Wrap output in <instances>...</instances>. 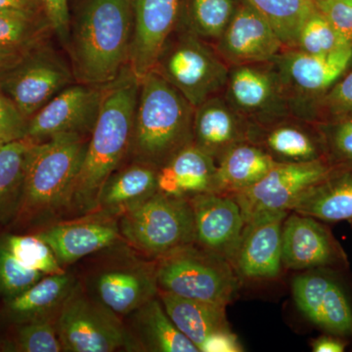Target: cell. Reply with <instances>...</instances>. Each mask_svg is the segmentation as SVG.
Returning a JSON list of instances; mask_svg holds the SVG:
<instances>
[{
  "label": "cell",
  "mask_w": 352,
  "mask_h": 352,
  "mask_svg": "<svg viewBox=\"0 0 352 352\" xmlns=\"http://www.w3.org/2000/svg\"><path fill=\"white\" fill-rule=\"evenodd\" d=\"M294 300L305 317L331 335L352 336V307L344 287L331 275L307 271L292 285Z\"/></svg>",
  "instance_id": "2e32d148"
},
{
  "label": "cell",
  "mask_w": 352,
  "mask_h": 352,
  "mask_svg": "<svg viewBox=\"0 0 352 352\" xmlns=\"http://www.w3.org/2000/svg\"><path fill=\"white\" fill-rule=\"evenodd\" d=\"M0 238L23 267L44 275L60 274L66 271L58 263L50 245L34 234L4 233Z\"/></svg>",
  "instance_id": "d590c367"
},
{
  "label": "cell",
  "mask_w": 352,
  "mask_h": 352,
  "mask_svg": "<svg viewBox=\"0 0 352 352\" xmlns=\"http://www.w3.org/2000/svg\"><path fill=\"white\" fill-rule=\"evenodd\" d=\"M156 261L159 292L227 307L241 284L228 259L196 243Z\"/></svg>",
  "instance_id": "8992f818"
},
{
  "label": "cell",
  "mask_w": 352,
  "mask_h": 352,
  "mask_svg": "<svg viewBox=\"0 0 352 352\" xmlns=\"http://www.w3.org/2000/svg\"><path fill=\"white\" fill-rule=\"evenodd\" d=\"M55 319L56 317L8 326V332L0 338V351H63Z\"/></svg>",
  "instance_id": "d6a6232c"
},
{
  "label": "cell",
  "mask_w": 352,
  "mask_h": 352,
  "mask_svg": "<svg viewBox=\"0 0 352 352\" xmlns=\"http://www.w3.org/2000/svg\"><path fill=\"white\" fill-rule=\"evenodd\" d=\"M69 271L45 275L22 294L0 305V321L7 326L55 318L78 284Z\"/></svg>",
  "instance_id": "603a6c76"
},
{
  "label": "cell",
  "mask_w": 352,
  "mask_h": 352,
  "mask_svg": "<svg viewBox=\"0 0 352 352\" xmlns=\"http://www.w3.org/2000/svg\"><path fill=\"white\" fill-rule=\"evenodd\" d=\"M0 10L24 11L43 15L41 0H0Z\"/></svg>",
  "instance_id": "bcb514c9"
},
{
  "label": "cell",
  "mask_w": 352,
  "mask_h": 352,
  "mask_svg": "<svg viewBox=\"0 0 352 352\" xmlns=\"http://www.w3.org/2000/svg\"><path fill=\"white\" fill-rule=\"evenodd\" d=\"M32 234L50 245L65 270L80 259L124 242L119 217L100 210L53 222Z\"/></svg>",
  "instance_id": "7c38bea8"
},
{
  "label": "cell",
  "mask_w": 352,
  "mask_h": 352,
  "mask_svg": "<svg viewBox=\"0 0 352 352\" xmlns=\"http://www.w3.org/2000/svg\"><path fill=\"white\" fill-rule=\"evenodd\" d=\"M157 168L131 162L115 171L104 183L97 210L120 217L157 192Z\"/></svg>",
  "instance_id": "484cf974"
},
{
  "label": "cell",
  "mask_w": 352,
  "mask_h": 352,
  "mask_svg": "<svg viewBox=\"0 0 352 352\" xmlns=\"http://www.w3.org/2000/svg\"><path fill=\"white\" fill-rule=\"evenodd\" d=\"M250 142L263 148L278 163H307L323 159L314 135L295 124H274L261 133L252 127Z\"/></svg>",
  "instance_id": "f1b7e54d"
},
{
  "label": "cell",
  "mask_w": 352,
  "mask_h": 352,
  "mask_svg": "<svg viewBox=\"0 0 352 352\" xmlns=\"http://www.w3.org/2000/svg\"><path fill=\"white\" fill-rule=\"evenodd\" d=\"M140 80L126 65L105 87L100 111L69 196L64 219L96 212L104 183L129 156Z\"/></svg>",
  "instance_id": "6da1fadb"
},
{
  "label": "cell",
  "mask_w": 352,
  "mask_h": 352,
  "mask_svg": "<svg viewBox=\"0 0 352 352\" xmlns=\"http://www.w3.org/2000/svg\"><path fill=\"white\" fill-rule=\"evenodd\" d=\"M29 120L10 98L0 89V141L3 143L27 138Z\"/></svg>",
  "instance_id": "f35d334b"
},
{
  "label": "cell",
  "mask_w": 352,
  "mask_h": 352,
  "mask_svg": "<svg viewBox=\"0 0 352 352\" xmlns=\"http://www.w3.org/2000/svg\"><path fill=\"white\" fill-rule=\"evenodd\" d=\"M289 212L323 222L352 223V164L333 166L327 175L298 197Z\"/></svg>",
  "instance_id": "cb8c5ba5"
},
{
  "label": "cell",
  "mask_w": 352,
  "mask_h": 352,
  "mask_svg": "<svg viewBox=\"0 0 352 352\" xmlns=\"http://www.w3.org/2000/svg\"><path fill=\"white\" fill-rule=\"evenodd\" d=\"M44 276L43 273L23 267L0 238V305L20 295Z\"/></svg>",
  "instance_id": "74e56055"
},
{
  "label": "cell",
  "mask_w": 352,
  "mask_h": 352,
  "mask_svg": "<svg viewBox=\"0 0 352 352\" xmlns=\"http://www.w3.org/2000/svg\"><path fill=\"white\" fill-rule=\"evenodd\" d=\"M6 144V143L2 142V141H0V150H1L2 146Z\"/></svg>",
  "instance_id": "c3c4849f"
},
{
  "label": "cell",
  "mask_w": 352,
  "mask_h": 352,
  "mask_svg": "<svg viewBox=\"0 0 352 352\" xmlns=\"http://www.w3.org/2000/svg\"><path fill=\"white\" fill-rule=\"evenodd\" d=\"M312 351L314 352H342L346 349V342L338 336H321L312 342Z\"/></svg>",
  "instance_id": "f6af8a7d"
},
{
  "label": "cell",
  "mask_w": 352,
  "mask_h": 352,
  "mask_svg": "<svg viewBox=\"0 0 352 352\" xmlns=\"http://www.w3.org/2000/svg\"><path fill=\"white\" fill-rule=\"evenodd\" d=\"M164 310L180 331L200 351L212 333L228 329L226 307L159 292Z\"/></svg>",
  "instance_id": "83f0119b"
},
{
  "label": "cell",
  "mask_w": 352,
  "mask_h": 352,
  "mask_svg": "<svg viewBox=\"0 0 352 352\" xmlns=\"http://www.w3.org/2000/svg\"><path fill=\"white\" fill-rule=\"evenodd\" d=\"M288 210L259 212L245 220L232 264L240 283L274 280L282 268V229Z\"/></svg>",
  "instance_id": "5bb4252c"
},
{
  "label": "cell",
  "mask_w": 352,
  "mask_h": 352,
  "mask_svg": "<svg viewBox=\"0 0 352 352\" xmlns=\"http://www.w3.org/2000/svg\"><path fill=\"white\" fill-rule=\"evenodd\" d=\"M73 69L52 48L39 43L0 73V89L31 119L64 88L73 85Z\"/></svg>",
  "instance_id": "30bf717a"
},
{
  "label": "cell",
  "mask_w": 352,
  "mask_h": 352,
  "mask_svg": "<svg viewBox=\"0 0 352 352\" xmlns=\"http://www.w3.org/2000/svg\"><path fill=\"white\" fill-rule=\"evenodd\" d=\"M133 32L131 0H82L72 32L78 82L104 87L129 65Z\"/></svg>",
  "instance_id": "3957f363"
},
{
  "label": "cell",
  "mask_w": 352,
  "mask_h": 352,
  "mask_svg": "<svg viewBox=\"0 0 352 352\" xmlns=\"http://www.w3.org/2000/svg\"><path fill=\"white\" fill-rule=\"evenodd\" d=\"M50 29L43 15L17 10H0V48L29 50L41 43Z\"/></svg>",
  "instance_id": "e575fe53"
},
{
  "label": "cell",
  "mask_w": 352,
  "mask_h": 352,
  "mask_svg": "<svg viewBox=\"0 0 352 352\" xmlns=\"http://www.w3.org/2000/svg\"><path fill=\"white\" fill-rule=\"evenodd\" d=\"M329 104L340 111H352V69L335 85L328 96Z\"/></svg>",
  "instance_id": "ee69618b"
},
{
  "label": "cell",
  "mask_w": 352,
  "mask_h": 352,
  "mask_svg": "<svg viewBox=\"0 0 352 352\" xmlns=\"http://www.w3.org/2000/svg\"><path fill=\"white\" fill-rule=\"evenodd\" d=\"M69 0H41L44 17L50 29L60 41L66 43L69 38Z\"/></svg>",
  "instance_id": "b9f144b4"
},
{
  "label": "cell",
  "mask_w": 352,
  "mask_h": 352,
  "mask_svg": "<svg viewBox=\"0 0 352 352\" xmlns=\"http://www.w3.org/2000/svg\"><path fill=\"white\" fill-rule=\"evenodd\" d=\"M138 351L200 352L177 328L159 296L122 318Z\"/></svg>",
  "instance_id": "d4e9b609"
},
{
  "label": "cell",
  "mask_w": 352,
  "mask_h": 352,
  "mask_svg": "<svg viewBox=\"0 0 352 352\" xmlns=\"http://www.w3.org/2000/svg\"><path fill=\"white\" fill-rule=\"evenodd\" d=\"M346 252L320 220L289 212L282 229V265L312 270L346 266Z\"/></svg>",
  "instance_id": "9a60e30c"
},
{
  "label": "cell",
  "mask_w": 352,
  "mask_h": 352,
  "mask_svg": "<svg viewBox=\"0 0 352 352\" xmlns=\"http://www.w3.org/2000/svg\"><path fill=\"white\" fill-rule=\"evenodd\" d=\"M351 46V41L337 31L316 8L303 23L296 48L308 54L323 55Z\"/></svg>",
  "instance_id": "8d00e7d4"
},
{
  "label": "cell",
  "mask_w": 352,
  "mask_h": 352,
  "mask_svg": "<svg viewBox=\"0 0 352 352\" xmlns=\"http://www.w3.org/2000/svg\"><path fill=\"white\" fill-rule=\"evenodd\" d=\"M314 2L317 10L352 43V0H315Z\"/></svg>",
  "instance_id": "ab89813d"
},
{
  "label": "cell",
  "mask_w": 352,
  "mask_h": 352,
  "mask_svg": "<svg viewBox=\"0 0 352 352\" xmlns=\"http://www.w3.org/2000/svg\"><path fill=\"white\" fill-rule=\"evenodd\" d=\"M333 164L324 159L307 163H276L258 182L231 195L245 221L270 210H288L303 192L322 179Z\"/></svg>",
  "instance_id": "8fae6325"
},
{
  "label": "cell",
  "mask_w": 352,
  "mask_h": 352,
  "mask_svg": "<svg viewBox=\"0 0 352 352\" xmlns=\"http://www.w3.org/2000/svg\"><path fill=\"white\" fill-rule=\"evenodd\" d=\"M276 163L263 148L250 141L234 146L217 162L214 193L234 195L249 188Z\"/></svg>",
  "instance_id": "4316f807"
},
{
  "label": "cell",
  "mask_w": 352,
  "mask_h": 352,
  "mask_svg": "<svg viewBox=\"0 0 352 352\" xmlns=\"http://www.w3.org/2000/svg\"><path fill=\"white\" fill-rule=\"evenodd\" d=\"M55 326L63 352L138 351L124 320L92 300L80 281L58 312Z\"/></svg>",
  "instance_id": "ba28073f"
},
{
  "label": "cell",
  "mask_w": 352,
  "mask_h": 352,
  "mask_svg": "<svg viewBox=\"0 0 352 352\" xmlns=\"http://www.w3.org/2000/svg\"><path fill=\"white\" fill-rule=\"evenodd\" d=\"M153 69L194 108L226 87L229 75L223 60L188 29L173 43L168 38Z\"/></svg>",
  "instance_id": "9c48e42d"
},
{
  "label": "cell",
  "mask_w": 352,
  "mask_h": 352,
  "mask_svg": "<svg viewBox=\"0 0 352 352\" xmlns=\"http://www.w3.org/2000/svg\"><path fill=\"white\" fill-rule=\"evenodd\" d=\"M133 32L129 67L139 80L155 68L179 18L182 0H131Z\"/></svg>",
  "instance_id": "e0dca14e"
},
{
  "label": "cell",
  "mask_w": 352,
  "mask_h": 352,
  "mask_svg": "<svg viewBox=\"0 0 352 352\" xmlns=\"http://www.w3.org/2000/svg\"><path fill=\"white\" fill-rule=\"evenodd\" d=\"M244 351L237 336L230 329H223L208 336L200 352H241Z\"/></svg>",
  "instance_id": "7bdbcfd3"
},
{
  "label": "cell",
  "mask_w": 352,
  "mask_h": 352,
  "mask_svg": "<svg viewBox=\"0 0 352 352\" xmlns=\"http://www.w3.org/2000/svg\"><path fill=\"white\" fill-rule=\"evenodd\" d=\"M119 226L124 242L152 259L196 242L193 210L186 197L157 191L120 215Z\"/></svg>",
  "instance_id": "52a82bcc"
},
{
  "label": "cell",
  "mask_w": 352,
  "mask_h": 352,
  "mask_svg": "<svg viewBox=\"0 0 352 352\" xmlns=\"http://www.w3.org/2000/svg\"><path fill=\"white\" fill-rule=\"evenodd\" d=\"M164 166L175 176L183 197L214 193L217 162L193 143L183 148Z\"/></svg>",
  "instance_id": "4dcf8cb0"
},
{
  "label": "cell",
  "mask_w": 352,
  "mask_h": 352,
  "mask_svg": "<svg viewBox=\"0 0 352 352\" xmlns=\"http://www.w3.org/2000/svg\"><path fill=\"white\" fill-rule=\"evenodd\" d=\"M235 11L234 0H188L184 20L187 29L201 38L217 41Z\"/></svg>",
  "instance_id": "836d02e7"
},
{
  "label": "cell",
  "mask_w": 352,
  "mask_h": 352,
  "mask_svg": "<svg viewBox=\"0 0 352 352\" xmlns=\"http://www.w3.org/2000/svg\"><path fill=\"white\" fill-rule=\"evenodd\" d=\"M327 144L338 164H352V119L333 127Z\"/></svg>",
  "instance_id": "60d3db41"
},
{
  "label": "cell",
  "mask_w": 352,
  "mask_h": 352,
  "mask_svg": "<svg viewBox=\"0 0 352 352\" xmlns=\"http://www.w3.org/2000/svg\"><path fill=\"white\" fill-rule=\"evenodd\" d=\"M105 87L78 82L64 88L29 120L25 138L41 142L59 134L90 136Z\"/></svg>",
  "instance_id": "4fadbf2b"
},
{
  "label": "cell",
  "mask_w": 352,
  "mask_h": 352,
  "mask_svg": "<svg viewBox=\"0 0 352 352\" xmlns=\"http://www.w3.org/2000/svg\"><path fill=\"white\" fill-rule=\"evenodd\" d=\"M229 105L243 118L268 124L280 117L284 94L276 73L240 65L229 72L226 83Z\"/></svg>",
  "instance_id": "44dd1931"
},
{
  "label": "cell",
  "mask_w": 352,
  "mask_h": 352,
  "mask_svg": "<svg viewBox=\"0 0 352 352\" xmlns=\"http://www.w3.org/2000/svg\"><path fill=\"white\" fill-rule=\"evenodd\" d=\"M195 222L196 244L232 261L245 219L240 206L227 194L203 193L188 197Z\"/></svg>",
  "instance_id": "d6986e66"
},
{
  "label": "cell",
  "mask_w": 352,
  "mask_h": 352,
  "mask_svg": "<svg viewBox=\"0 0 352 352\" xmlns=\"http://www.w3.org/2000/svg\"><path fill=\"white\" fill-rule=\"evenodd\" d=\"M287 51L278 58L276 75L285 89L296 96L320 94L337 82L352 61V46L329 54Z\"/></svg>",
  "instance_id": "ffe728a7"
},
{
  "label": "cell",
  "mask_w": 352,
  "mask_h": 352,
  "mask_svg": "<svg viewBox=\"0 0 352 352\" xmlns=\"http://www.w3.org/2000/svg\"><path fill=\"white\" fill-rule=\"evenodd\" d=\"M229 104L212 97L195 108L193 144L219 161L234 146L250 141L251 126Z\"/></svg>",
  "instance_id": "7402d4cb"
},
{
  "label": "cell",
  "mask_w": 352,
  "mask_h": 352,
  "mask_svg": "<svg viewBox=\"0 0 352 352\" xmlns=\"http://www.w3.org/2000/svg\"><path fill=\"white\" fill-rule=\"evenodd\" d=\"M13 50V48H0V73L12 67L24 56L28 50Z\"/></svg>",
  "instance_id": "7dc6e473"
},
{
  "label": "cell",
  "mask_w": 352,
  "mask_h": 352,
  "mask_svg": "<svg viewBox=\"0 0 352 352\" xmlns=\"http://www.w3.org/2000/svg\"><path fill=\"white\" fill-rule=\"evenodd\" d=\"M88 139L65 133L32 143L25 157L22 200L14 226L36 231L65 219Z\"/></svg>",
  "instance_id": "7a4b0ae2"
},
{
  "label": "cell",
  "mask_w": 352,
  "mask_h": 352,
  "mask_svg": "<svg viewBox=\"0 0 352 352\" xmlns=\"http://www.w3.org/2000/svg\"><path fill=\"white\" fill-rule=\"evenodd\" d=\"M82 278L85 293L124 318L159 296L156 259L146 258L126 242L92 254Z\"/></svg>",
  "instance_id": "5b68a950"
},
{
  "label": "cell",
  "mask_w": 352,
  "mask_h": 352,
  "mask_svg": "<svg viewBox=\"0 0 352 352\" xmlns=\"http://www.w3.org/2000/svg\"><path fill=\"white\" fill-rule=\"evenodd\" d=\"M217 41L220 56L234 66L271 61L284 46L263 14L244 1Z\"/></svg>",
  "instance_id": "ac0fdd59"
},
{
  "label": "cell",
  "mask_w": 352,
  "mask_h": 352,
  "mask_svg": "<svg viewBox=\"0 0 352 352\" xmlns=\"http://www.w3.org/2000/svg\"><path fill=\"white\" fill-rule=\"evenodd\" d=\"M314 1H315V0H314Z\"/></svg>",
  "instance_id": "681fc988"
},
{
  "label": "cell",
  "mask_w": 352,
  "mask_h": 352,
  "mask_svg": "<svg viewBox=\"0 0 352 352\" xmlns=\"http://www.w3.org/2000/svg\"><path fill=\"white\" fill-rule=\"evenodd\" d=\"M32 141L6 143L0 150V230L13 224L22 200L25 157Z\"/></svg>",
  "instance_id": "f546056e"
},
{
  "label": "cell",
  "mask_w": 352,
  "mask_h": 352,
  "mask_svg": "<svg viewBox=\"0 0 352 352\" xmlns=\"http://www.w3.org/2000/svg\"><path fill=\"white\" fill-rule=\"evenodd\" d=\"M195 108L157 72L140 80L127 159L160 170L193 143Z\"/></svg>",
  "instance_id": "277c9868"
},
{
  "label": "cell",
  "mask_w": 352,
  "mask_h": 352,
  "mask_svg": "<svg viewBox=\"0 0 352 352\" xmlns=\"http://www.w3.org/2000/svg\"><path fill=\"white\" fill-rule=\"evenodd\" d=\"M263 14L284 46L296 48L303 23L315 9L314 0H243Z\"/></svg>",
  "instance_id": "1f68e13d"
}]
</instances>
